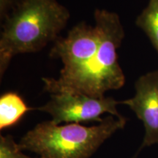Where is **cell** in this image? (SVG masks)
<instances>
[{
	"instance_id": "obj_1",
	"label": "cell",
	"mask_w": 158,
	"mask_h": 158,
	"mask_svg": "<svg viewBox=\"0 0 158 158\" xmlns=\"http://www.w3.org/2000/svg\"><path fill=\"white\" fill-rule=\"evenodd\" d=\"M95 25L101 33V42L95 55L81 68L57 78H43L44 89L51 94L75 93L92 98H103L108 90L124 86L125 77L118 62L117 49L124 31L116 13L106 10L94 11Z\"/></svg>"
},
{
	"instance_id": "obj_2",
	"label": "cell",
	"mask_w": 158,
	"mask_h": 158,
	"mask_svg": "<svg viewBox=\"0 0 158 158\" xmlns=\"http://www.w3.org/2000/svg\"><path fill=\"white\" fill-rule=\"evenodd\" d=\"M70 12L56 0H24L4 20L0 37L1 78L13 56L40 51L58 38Z\"/></svg>"
},
{
	"instance_id": "obj_3",
	"label": "cell",
	"mask_w": 158,
	"mask_h": 158,
	"mask_svg": "<svg viewBox=\"0 0 158 158\" xmlns=\"http://www.w3.org/2000/svg\"><path fill=\"white\" fill-rule=\"evenodd\" d=\"M126 122L124 116L112 115L92 127L45 121L27 132L19 143L22 150L36 153L40 158H89L108 138L123 129Z\"/></svg>"
},
{
	"instance_id": "obj_4",
	"label": "cell",
	"mask_w": 158,
	"mask_h": 158,
	"mask_svg": "<svg viewBox=\"0 0 158 158\" xmlns=\"http://www.w3.org/2000/svg\"><path fill=\"white\" fill-rule=\"evenodd\" d=\"M120 101L113 98H97L81 94L58 93L51 94V98L44 106L37 108L40 111L50 114L56 124L62 122L77 123L102 120L100 116L104 114L122 118L116 106Z\"/></svg>"
},
{
	"instance_id": "obj_5",
	"label": "cell",
	"mask_w": 158,
	"mask_h": 158,
	"mask_svg": "<svg viewBox=\"0 0 158 158\" xmlns=\"http://www.w3.org/2000/svg\"><path fill=\"white\" fill-rule=\"evenodd\" d=\"M100 42L101 33L98 26L81 22L73 27L67 37L54 41L49 56L60 59L64 64L60 73H68L86 64L95 55Z\"/></svg>"
},
{
	"instance_id": "obj_6",
	"label": "cell",
	"mask_w": 158,
	"mask_h": 158,
	"mask_svg": "<svg viewBox=\"0 0 158 158\" xmlns=\"http://www.w3.org/2000/svg\"><path fill=\"white\" fill-rule=\"evenodd\" d=\"M135 88V95L120 104L129 106L143 124L145 134L139 152L144 147L158 144V70L139 77Z\"/></svg>"
},
{
	"instance_id": "obj_7",
	"label": "cell",
	"mask_w": 158,
	"mask_h": 158,
	"mask_svg": "<svg viewBox=\"0 0 158 158\" xmlns=\"http://www.w3.org/2000/svg\"><path fill=\"white\" fill-rule=\"evenodd\" d=\"M31 109L15 92L2 94L0 98V130L13 126Z\"/></svg>"
},
{
	"instance_id": "obj_8",
	"label": "cell",
	"mask_w": 158,
	"mask_h": 158,
	"mask_svg": "<svg viewBox=\"0 0 158 158\" xmlns=\"http://www.w3.org/2000/svg\"><path fill=\"white\" fill-rule=\"evenodd\" d=\"M136 25L146 33L158 52V0H149L136 19Z\"/></svg>"
},
{
	"instance_id": "obj_9",
	"label": "cell",
	"mask_w": 158,
	"mask_h": 158,
	"mask_svg": "<svg viewBox=\"0 0 158 158\" xmlns=\"http://www.w3.org/2000/svg\"><path fill=\"white\" fill-rule=\"evenodd\" d=\"M0 158H32L24 155L10 135H0ZM40 158V157H39Z\"/></svg>"
},
{
	"instance_id": "obj_10",
	"label": "cell",
	"mask_w": 158,
	"mask_h": 158,
	"mask_svg": "<svg viewBox=\"0 0 158 158\" xmlns=\"http://www.w3.org/2000/svg\"><path fill=\"white\" fill-rule=\"evenodd\" d=\"M24 0H0V16L2 21L10 14Z\"/></svg>"
}]
</instances>
